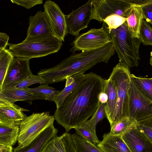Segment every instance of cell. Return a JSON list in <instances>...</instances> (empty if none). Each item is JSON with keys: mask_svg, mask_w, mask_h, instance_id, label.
Here are the masks:
<instances>
[{"mask_svg": "<svg viewBox=\"0 0 152 152\" xmlns=\"http://www.w3.org/2000/svg\"><path fill=\"white\" fill-rule=\"evenodd\" d=\"M105 80L94 73L88 77L56 108L53 116L59 124L68 133L85 123L95 113L99 102V96L104 91Z\"/></svg>", "mask_w": 152, "mask_h": 152, "instance_id": "1", "label": "cell"}, {"mask_svg": "<svg viewBox=\"0 0 152 152\" xmlns=\"http://www.w3.org/2000/svg\"><path fill=\"white\" fill-rule=\"evenodd\" d=\"M115 53L113 44L110 43L97 49L73 53L56 66L41 69L37 74L44 78L46 84L63 81L73 75L84 73L98 63H107Z\"/></svg>", "mask_w": 152, "mask_h": 152, "instance_id": "2", "label": "cell"}, {"mask_svg": "<svg viewBox=\"0 0 152 152\" xmlns=\"http://www.w3.org/2000/svg\"><path fill=\"white\" fill-rule=\"evenodd\" d=\"M119 63L129 69L137 66L140 59L139 48L141 40L133 37L129 31L126 21L116 29L109 32Z\"/></svg>", "mask_w": 152, "mask_h": 152, "instance_id": "3", "label": "cell"}, {"mask_svg": "<svg viewBox=\"0 0 152 152\" xmlns=\"http://www.w3.org/2000/svg\"><path fill=\"white\" fill-rule=\"evenodd\" d=\"M63 43L52 35L30 37H27L18 44L8 43V51L14 57L30 59L43 57L58 52Z\"/></svg>", "mask_w": 152, "mask_h": 152, "instance_id": "4", "label": "cell"}, {"mask_svg": "<svg viewBox=\"0 0 152 152\" xmlns=\"http://www.w3.org/2000/svg\"><path fill=\"white\" fill-rule=\"evenodd\" d=\"M131 74L129 69L119 62L113 68L109 77L115 84L117 94V104L110 124V127L122 118L128 116V93Z\"/></svg>", "mask_w": 152, "mask_h": 152, "instance_id": "5", "label": "cell"}, {"mask_svg": "<svg viewBox=\"0 0 152 152\" xmlns=\"http://www.w3.org/2000/svg\"><path fill=\"white\" fill-rule=\"evenodd\" d=\"M55 120L54 116L50 112L33 113L27 116L19 125L18 146L27 145L47 128L53 124Z\"/></svg>", "mask_w": 152, "mask_h": 152, "instance_id": "6", "label": "cell"}, {"mask_svg": "<svg viewBox=\"0 0 152 152\" xmlns=\"http://www.w3.org/2000/svg\"><path fill=\"white\" fill-rule=\"evenodd\" d=\"M99 28H92L76 37L72 42V47L70 51H89L102 48L112 40L104 23Z\"/></svg>", "mask_w": 152, "mask_h": 152, "instance_id": "7", "label": "cell"}, {"mask_svg": "<svg viewBox=\"0 0 152 152\" xmlns=\"http://www.w3.org/2000/svg\"><path fill=\"white\" fill-rule=\"evenodd\" d=\"M92 2L91 20L99 22L113 15L127 18L132 5L127 0H92Z\"/></svg>", "mask_w": 152, "mask_h": 152, "instance_id": "8", "label": "cell"}, {"mask_svg": "<svg viewBox=\"0 0 152 152\" xmlns=\"http://www.w3.org/2000/svg\"><path fill=\"white\" fill-rule=\"evenodd\" d=\"M43 6L52 36L61 42H64L67 34L66 15L54 1L47 0Z\"/></svg>", "mask_w": 152, "mask_h": 152, "instance_id": "9", "label": "cell"}, {"mask_svg": "<svg viewBox=\"0 0 152 152\" xmlns=\"http://www.w3.org/2000/svg\"><path fill=\"white\" fill-rule=\"evenodd\" d=\"M128 94L129 118L137 122L152 114V102L140 92L131 80Z\"/></svg>", "mask_w": 152, "mask_h": 152, "instance_id": "10", "label": "cell"}, {"mask_svg": "<svg viewBox=\"0 0 152 152\" xmlns=\"http://www.w3.org/2000/svg\"><path fill=\"white\" fill-rule=\"evenodd\" d=\"M92 0H89L77 9L66 15L67 33L76 37L80 31L88 27L91 20Z\"/></svg>", "mask_w": 152, "mask_h": 152, "instance_id": "11", "label": "cell"}, {"mask_svg": "<svg viewBox=\"0 0 152 152\" xmlns=\"http://www.w3.org/2000/svg\"><path fill=\"white\" fill-rule=\"evenodd\" d=\"M28 58L14 57L5 77L1 89L15 86L27 76L32 74Z\"/></svg>", "mask_w": 152, "mask_h": 152, "instance_id": "12", "label": "cell"}, {"mask_svg": "<svg viewBox=\"0 0 152 152\" xmlns=\"http://www.w3.org/2000/svg\"><path fill=\"white\" fill-rule=\"evenodd\" d=\"M28 111L14 103L0 99V124L19 126L27 116L24 112Z\"/></svg>", "mask_w": 152, "mask_h": 152, "instance_id": "13", "label": "cell"}, {"mask_svg": "<svg viewBox=\"0 0 152 152\" xmlns=\"http://www.w3.org/2000/svg\"><path fill=\"white\" fill-rule=\"evenodd\" d=\"M131 152H152V144L136 127V124L122 136Z\"/></svg>", "mask_w": 152, "mask_h": 152, "instance_id": "14", "label": "cell"}, {"mask_svg": "<svg viewBox=\"0 0 152 152\" xmlns=\"http://www.w3.org/2000/svg\"><path fill=\"white\" fill-rule=\"evenodd\" d=\"M37 99L46 100L41 95L33 92L26 88H18L12 86L0 90V99L14 103L18 101H31Z\"/></svg>", "mask_w": 152, "mask_h": 152, "instance_id": "15", "label": "cell"}, {"mask_svg": "<svg viewBox=\"0 0 152 152\" xmlns=\"http://www.w3.org/2000/svg\"><path fill=\"white\" fill-rule=\"evenodd\" d=\"M58 129L52 124L47 128L27 145L15 148L13 152H42L46 145L57 137Z\"/></svg>", "mask_w": 152, "mask_h": 152, "instance_id": "16", "label": "cell"}, {"mask_svg": "<svg viewBox=\"0 0 152 152\" xmlns=\"http://www.w3.org/2000/svg\"><path fill=\"white\" fill-rule=\"evenodd\" d=\"M27 37H42L51 36L50 26L44 12L38 11L29 18Z\"/></svg>", "mask_w": 152, "mask_h": 152, "instance_id": "17", "label": "cell"}, {"mask_svg": "<svg viewBox=\"0 0 152 152\" xmlns=\"http://www.w3.org/2000/svg\"><path fill=\"white\" fill-rule=\"evenodd\" d=\"M42 152H76L72 134L65 132L53 138Z\"/></svg>", "mask_w": 152, "mask_h": 152, "instance_id": "18", "label": "cell"}, {"mask_svg": "<svg viewBox=\"0 0 152 152\" xmlns=\"http://www.w3.org/2000/svg\"><path fill=\"white\" fill-rule=\"evenodd\" d=\"M88 73L84 74L77 73L67 77L66 78L64 88L55 96L54 101L56 108H58L62 105L66 99L88 76Z\"/></svg>", "mask_w": 152, "mask_h": 152, "instance_id": "19", "label": "cell"}, {"mask_svg": "<svg viewBox=\"0 0 152 152\" xmlns=\"http://www.w3.org/2000/svg\"><path fill=\"white\" fill-rule=\"evenodd\" d=\"M103 152H131L121 136L104 134L102 140L97 145Z\"/></svg>", "mask_w": 152, "mask_h": 152, "instance_id": "20", "label": "cell"}, {"mask_svg": "<svg viewBox=\"0 0 152 152\" xmlns=\"http://www.w3.org/2000/svg\"><path fill=\"white\" fill-rule=\"evenodd\" d=\"M142 19L141 6L132 4L126 22L128 29L133 37L140 38V31Z\"/></svg>", "mask_w": 152, "mask_h": 152, "instance_id": "21", "label": "cell"}, {"mask_svg": "<svg viewBox=\"0 0 152 152\" xmlns=\"http://www.w3.org/2000/svg\"><path fill=\"white\" fill-rule=\"evenodd\" d=\"M108 96L106 103V118L110 124L112 121L117 102V94L115 86L113 82L108 78L105 80L104 91Z\"/></svg>", "mask_w": 152, "mask_h": 152, "instance_id": "22", "label": "cell"}, {"mask_svg": "<svg viewBox=\"0 0 152 152\" xmlns=\"http://www.w3.org/2000/svg\"><path fill=\"white\" fill-rule=\"evenodd\" d=\"M19 126L0 124V144L14 145L18 141Z\"/></svg>", "mask_w": 152, "mask_h": 152, "instance_id": "23", "label": "cell"}, {"mask_svg": "<svg viewBox=\"0 0 152 152\" xmlns=\"http://www.w3.org/2000/svg\"><path fill=\"white\" fill-rule=\"evenodd\" d=\"M131 80L136 87L147 98L152 102V77H137L131 74Z\"/></svg>", "mask_w": 152, "mask_h": 152, "instance_id": "24", "label": "cell"}, {"mask_svg": "<svg viewBox=\"0 0 152 152\" xmlns=\"http://www.w3.org/2000/svg\"><path fill=\"white\" fill-rule=\"evenodd\" d=\"M72 135L76 152H103L97 145L76 133Z\"/></svg>", "mask_w": 152, "mask_h": 152, "instance_id": "25", "label": "cell"}, {"mask_svg": "<svg viewBox=\"0 0 152 152\" xmlns=\"http://www.w3.org/2000/svg\"><path fill=\"white\" fill-rule=\"evenodd\" d=\"M136 124V122L128 116L124 117L111 127L110 132L112 135L121 136Z\"/></svg>", "mask_w": 152, "mask_h": 152, "instance_id": "26", "label": "cell"}, {"mask_svg": "<svg viewBox=\"0 0 152 152\" xmlns=\"http://www.w3.org/2000/svg\"><path fill=\"white\" fill-rule=\"evenodd\" d=\"M14 57L7 49L0 51V90L9 65Z\"/></svg>", "mask_w": 152, "mask_h": 152, "instance_id": "27", "label": "cell"}, {"mask_svg": "<svg viewBox=\"0 0 152 152\" xmlns=\"http://www.w3.org/2000/svg\"><path fill=\"white\" fill-rule=\"evenodd\" d=\"M106 103H99L97 110L91 118L85 123L94 134H96V128L98 123L106 117Z\"/></svg>", "mask_w": 152, "mask_h": 152, "instance_id": "28", "label": "cell"}, {"mask_svg": "<svg viewBox=\"0 0 152 152\" xmlns=\"http://www.w3.org/2000/svg\"><path fill=\"white\" fill-rule=\"evenodd\" d=\"M136 127L152 144V114L137 122Z\"/></svg>", "mask_w": 152, "mask_h": 152, "instance_id": "29", "label": "cell"}, {"mask_svg": "<svg viewBox=\"0 0 152 152\" xmlns=\"http://www.w3.org/2000/svg\"><path fill=\"white\" fill-rule=\"evenodd\" d=\"M28 89L33 92L39 94L44 96L45 100L53 101L54 98L59 92V91L56 90L54 88L49 86L45 84H41L39 86L33 88H28Z\"/></svg>", "mask_w": 152, "mask_h": 152, "instance_id": "30", "label": "cell"}, {"mask_svg": "<svg viewBox=\"0 0 152 152\" xmlns=\"http://www.w3.org/2000/svg\"><path fill=\"white\" fill-rule=\"evenodd\" d=\"M75 129L76 134L94 144L97 145L100 141L96 134H94L91 132L85 123L79 126Z\"/></svg>", "mask_w": 152, "mask_h": 152, "instance_id": "31", "label": "cell"}, {"mask_svg": "<svg viewBox=\"0 0 152 152\" xmlns=\"http://www.w3.org/2000/svg\"><path fill=\"white\" fill-rule=\"evenodd\" d=\"M140 37L143 45L152 46V27L144 19L141 22Z\"/></svg>", "mask_w": 152, "mask_h": 152, "instance_id": "32", "label": "cell"}, {"mask_svg": "<svg viewBox=\"0 0 152 152\" xmlns=\"http://www.w3.org/2000/svg\"><path fill=\"white\" fill-rule=\"evenodd\" d=\"M46 83L45 80L42 76L32 74L27 76L22 81L14 86L18 88H26L32 84H45Z\"/></svg>", "mask_w": 152, "mask_h": 152, "instance_id": "33", "label": "cell"}, {"mask_svg": "<svg viewBox=\"0 0 152 152\" xmlns=\"http://www.w3.org/2000/svg\"><path fill=\"white\" fill-rule=\"evenodd\" d=\"M126 20V18L116 15H110L103 21L107 26V28L109 32L112 29H116L123 25Z\"/></svg>", "mask_w": 152, "mask_h": 152, "instance_id": "34", "label": "cell"}, {"mask_svg": "<svg viewBox=\"0 0 152 152\" xmlns=\"http://www.w3.org/2000/svg\"><path fill=\"white\" fill-rule=\"evenodd\" d=\"M143 19L152 25V0L142 6Z\"/></svg>", "mask_w": 152, "mask_h": 152, "instance_id": "35", "label": "cell"}, {"mask_svg": "<svg viewBox=\"0 0 152 152\" xmlns=\"http://www.w3.org/2000/svg\"><path fill=\"white\" fill-rule=\"evenodd\" d=\"M11 1L13 3L22 6L27 9H29L36 5L43 3L42 0H11Z\"/></svg>", "mask_w": 152, "mask_h": 152, "instance_id": "36", "label": "cell"}, {"mask_svg": "<svg viewBox=\"0 0 152 152\" xmlns=\"http://www.w3.org/2000/svg\"><path fill=\"white\" fill-rule=\"evenodd\" d=\"M9 36L6 33H0V51L5 49L8 44Z\"/></svg>", "mask_w": 152, "mask_h": 152, "instance_id": "37", "label": "cell"}, {"mask_svg": "<svg viewBox=\"0 0 152 152\" xmlns=\"http://www.w3.org/2000/svg\"><path fill=\"white\" fill-rule=\"evenodd\" d=\"M131 4L142 6L148 2L150 0H127Z\"/></svg>", "mask_w": 152, "mask_h": 152, "instance_id": "38", "label": "cell"}, {"mask_svg": "<svg viewBox=\"0 0 152 152\" xmlns=\"http://www.w3.org/2000/svg\"><path fill=\"white\" fill-rule=\"evenodd\" d=\"M108 99V96L104 91L100 93L99 96V100L100 103H106Z\"/></svg>", "mask_w": 152, "mask_h": 152, "instance_id": "39", "label": "cell"}, {"mask_svg": "<svg viewBox=\"0 0 152 152\" xmlns=\"http://www.w3.org/2000/svg\"><path fill=\"white\" fill-rule=\"evenodd\" d=\"M12 146L0 144V152H13Z\"/></svg>", "mask_w": 152, "mask_h": 152, "instance_id": "40", "label": "cell"}, {"mask_svg": "<svg viewBox=\"0 0 152 152\" xmlns=\"http://www.w3.org/2000/svg\"><path fill=\"white\" fill-rule=\"evenodd\" d=\"M150 63L152 67V51H151L150 53Z\"/></svg>", "mask_w": 152, "mask_h": 152, "instance_id": "41", "label": "cell"}]
</instances>
